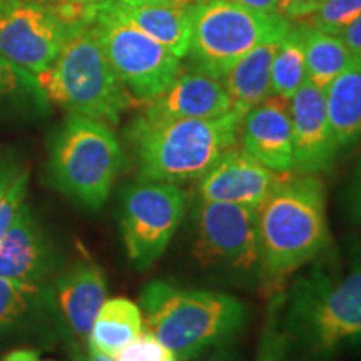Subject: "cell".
I'll list each match as a JSON object with an SVG mask.
<instances>
[{"mask_svg":"<svg viewBox=\"0 0 361 361\" xmlns=\"http://www.w3.org/2000/svg\"><path fill=\"white\" fill-rule=\"evenodd\" d=\"M223 2L236 4V6L264 13H278V0H223Z\"/></svg>","mask_w":361,"mask_h":361,"instance_id":"35","label":"cell"},{"mask_svg":"<svg viewBox=\"0 0 361 361\" xmlns=\"http://www.w3.org/2000/svg\"><path fill=\"white\" fill-rule=\"evenodd\" d=\"M261 279L278 283L329 245L326 189L313 174L284 178L258 207Z\"/></svg>","mask_w":361,"mask_h":361,"instance_id":"4","label":"cell"},{"mask_svg":"<svg viewBox=\"0 0 361 361\" xmlns=\"http://www.w3.org/2000/svg\"><path fill=\"white\" fill-rule=\"evenodd\" d=\"M361 16V0H323L311 13V27L341 35Z\"/></svg>","mask_w":361,"mask_h":361,"instance_id":"27","label":"cell"},{"mask_svg":"<svg viewBox=\"0 0 361 361\" xmlns=\"http://www.w3.org/2000/svg\"><path fill=\"white\" fill-rule=\"evenodd\" d=\"M62 268L61 251L27 202L0 239V278L51 284Z\"/></svg>","mask_w":361,"mask_h":361,"instance_id":"13","label":"cell"},{"mask_svg":"<svg viewBox=\"0 0 361 361\" xmlns=\"http://www.w3.org/2000/svg\"><path fill=\"white\" fill-rule=\"evenodd\" d=\"M19 161L16 159L13 152L0 149V196L11 186L12 180L22 173Z\"/></svg>","mask_w":361,"mask_h":361,"instance_id":"31","label":"cell"},{"mask_svg":"<svg viewBox=\"0 0 361 361\" xmlns=\"http://www.w3.org/2000/svg\"><path fill=\"white\" fill-rule=\"evenodd\" d=\"M283 37L256 45L221 79L231 99L233 109L246 114L256 104L271 96V67Z\"/></svg>","mask_w":361,"mask_h":361,"instance_id":"20","label":"cell"},{"mask_svg":"<svg viewBox=\"0 0 361 361\" xmlns=\"http://www.w3.org/2000/svg\"><path fill=\"white\" fill-rule=\"evenodd\" d=\"M353 61V54L340 35L322 32L306 24V80L326 90Z\"/></svg>","mask_w":361,"mask_h":361,"instance_id":"24","label":"cell"},{"mask_svg":"<svg viewBox=\"0 0 361 361\" xmlns=\"http://www.w3.org/2000/svg\"><path fill=\"white\" fill-rule=\"evenodd\" d=\"M27 186H29V171L24 169L0 196V239L11 228L20 206L25 202Z\"/></svg>","mask_w":361,"mask_h":361,"instance_id":"29","label":"cell"},{"mask_svg":"<svg viewBox=\"0 0 361 361\" xmlns=\"http://www.w3.org/2000/svg\"><path fill=\"white\" fill-rule=\"evenodd\" d=\"M192 255L204 268L261 279L258 207L196 200Z\"/></svg>","mask_w":361,"mask_h":361,"instance_id":"10","label":"cell"},{"mask_svg":"<svg viewBox=\"0 0 361 361\" xmlns=\"http://www.w3.org/2000/svg\"><path fill=\"white\" fill-rule=\"evenodd\" d=\"M51 286L66 328V341L87 343L96 316L107 300L102 268L90 261H78L62 269Z\"/></svg>","mask_w":361,"mask_h":361,"instance_id":"17","label":"cell"},{"mask_svg":"<svg viewBox=\"0 0 361 361\" xmlns=\"http://www.w3.org/2000/svg\"><path fill=\"white\" fill-rule=\"evenodd\" d=\"M243 149L279 174L295 169L290 99L271 94L246 112L241 124Z\"/></svg>","mask_w":361,"mask_h":361,"instance_id":"16","label":"cell"},{"mask_svg":"<svg viewBox=\"0 0 361 361\" xmlns=\"http://www.w3.org/2000/svg\"><path fill=\"white\" fill-rule=\"evenodd\" d=\"M291 29L279 13H264L223 2L197 0L189 6V49L194 71L223 79L256 45L283 37Z\"/></svg>","mask_w":361,"mask_h":361,"instance_id":"7","label":"cell"},{"mask_svg":"<svg viewBox=\"0 0 361 361\" xmlns=\"http://www.w3.org/2000/svg\"><path fill=\"white\" fill-rule=\"evenodd\" d=\"M283 326L290 350L305 361H331L361 345V261L341 276H301L284 296Z\"/></svg>","mask_w":361,"mask_h":361,"instance_id":"2","label":"cell"},{"mask_svg":"<svg viewBox=\"0 0 361 361\" xmlns=\"http://www.w3.org/2000/svg\"><path fill=\"white\" fill-rule=\"evenodd\" d=\"M314 8L316 0H278V13L288 20L310 17Z\"/></svg>","mask_w":361,"mask_h":361,"instance_id":"30","label":"cell"},{"mask_svg":"<svg viewBox=\"0 0 361 361\" xmlns=\"http://www.w3.org/2000/svg\"><path fill=\"white\" fill-rule=\"evenodd\" d=\"M144 329L139 305L128 298L104 301L87 338V348L116 356Z\"/></svg>","mask_w":361,"mask_h":361,"instance_id":"23","label":"cell"},{"mask_svg":"<svg viewBox=\"0 0 361 361\" xmlns=\"http://www.w3.org/2000/svg\"><path fill=\"white\" fill-rule=\"evenodd\" d=\"M66 340L51 284L0 278V358L17 345L49 346Z\"/></svg>","mask_w":361,"mask_h":361,"instance_id":"12","label":"cell"},{"mask_svg":"<svg viewBox=\"0 0 361 361\" xmlns=\"http://www.w3.org/2000/svg\"><path fill=\"white\" fill-rule=\"evenodd\" d=\"M188 206V192L176 184L137 179L121 189V234L135 269H149L161 259L186 218Z\"/></svg>","mask_w":361,"mask_h":361,"instance_id":"8","label":"cell"},{"mask_svg":"<svg viewBox=\"0 0 361 361\" xmlns=\"http://www.w3.org/2000/svg\"><path fill=\"white\" fill-rule=\"evenodd\" d=\"M37 78L49 101L71 114L117 124L130 104L90 24L72 27L56 62Z\"/></svg>","mask_w":361,"mask_h":361,"instance_id":"6","label":"cell"},{"mask_svg":"<svg viewBox=\"0 0 361 361\" xmlns=\"http://www.w3.org/2000/svg\"><path fill=\"white\" fill-rule=\"evenodd\" d=\"M245 116L236 109L213 119L146 121L137 116L126 129L137 179L176 186L197 180L238 146Z\"/></svg>","mask_w":361,"mask_h":361,"instance_id":"3","label":"cell"},{"mask_svg":"<svg viewBox=\"0 0 361 361\" xmlns=\"http://www.w3.org/2000/svg\"><path fill=\"white\" fill-rule=\"evenodd\" d=\"M144 329L179 361H194L231 343L250 318L246 303L228 293L186 290L156 279L139 296Z\"/></svg>","mask_w":361,"mask_h":361,"instance_id":"1","label":"cell"},{"mask_svg":"<svg viewBox=\"0 0 361 361\" xmlns=\"http://www.w3.org/2000/svg\"><path fill=\"white\" fill-rule=\"evenodd\" d=\"M90 25L117 79L137 101H152L183 72L180 59L169 49L102 6Z\"/></svg>","mask_w":361,"mask_h":361,"instance_id":"9","label":"cell"},{"mask_svg":"<svg viewBox=\"0 0 361 361\" xmlns=\"http://www.w3.org/2000/svg\"><path fill=\"white\" fill-rule=\"evenodd\" d=\"M2 361H56V360H45L40 356L37 350H32V348H13L2 355Z\"/></svg>","mask_w":361,"mask_h":361,"instance_id":"36","label":"cell"},{"mask_svg":"<svg viewBox=\"0 0 361 361\" xmlns=\"http://www.w3.org/2000/svg\"><path fill=\"white\" fill-rule=\"evenodd\" d=\"M319 2H323V0H316V6H318V4H319Z\"/></svg>","mask_w":361,"mask_h":361,"instance_id":"43","label":"cell"},{"mask_svg":"<svg viewBox=\"0 0 361 361\" xmlns=\"http://www.w3.org/2000/svg\"><path fill=\"white\" fill-rule=\"evenodd\" d=\"M348 209L351 218L361 224V159L356 166L348 188Z\"/></svg>","mask_w":361,"mask_h":361,"instance_id":"32","label":"cell"},{"mask_svg":"<svg viewBox=\"0 0 361 361\" xmlns=\"http://www.w3.org/2000/svg\"><path fill=\"white\" fill-rule=\"evenodd\" d=\"M281 179L283 174L234 146L197 179L196 200L259 207Z\"/></svg>","mask_w":361,"mask_h":361,"instance_id":"15","label":"cell"},{"mask_svg":"<svg viewBox=\"0 0 361 361\" xmlns=\"http://www.w3.org/2000/svg\"><path fill=\"white\" fill-rule=\"evenodd\" d=\"M129 4H166V6H180V7H189L192 6L197 0H124Z\"/></svg>","mask_w":361,"mask_h":361,"instance_id":"38","label":"cell"},{"mask_svg":"<svg viewBox=\"0 0 361 361\" xmlns=\"http://www.w3.org/2000/svg\"><path fill=\"white\" fill-rule=\"evenodd\" d=\"M49 112V97L32 72L0 56V123H30Z\"/></svg>","mask_w":361,"mask_h":361,"instance_id":"22","label":"cell"},{"mask_svg":"<svg viewBox=\"0 0 361 361\" xmlns=\"http://www.w3.org/2000/svg\"><path fill=\"white\" fill-rule=\"evenodd\" d=\"M87 361H116L114 356L104 355L101 351L87 348Z\"/></svg>","mask_w":361,"mask_h":361,"instance_id":"39","label":"cell"},{"mask_svg":"<svg viewBox=\"0 0 361 361\" xmlns=\"http://www.w3.org/2000/svg\"><path fill=\"white\" fill-rule=\"evenodd\" d=\"M6 2H7V0H0V12H2V8H4V6H6Z\"/></svg>","mask_w":361,"mask_h":361,"instance_id":"41","label":"cell"},{"mask_svg":"<svg viewBox=\"0 0 361 361\" xmlns=\"http://www.w3.org/2000/svg\"><path fill=\"white\" fill-rule=\"evenodd\" d=\"M200 361H241V356L236 350L233 348L231 343H226V345L216 346V348L209 350L207 353L197 358Z\"/></svg>","mask_w":361,"mask_h":361,"instance_id":"34","label":"cell"},{"mask_svg":"<svg viewBox=\"0 0 361 361\" xmlns=\"http://www.w3.org/2000/svg\"><path fill=\"white\" fill-rule=\"evenodd\" d=\"M340 37L345 40L346 47L353 54V57L361 59V16L343 32Z\"/></svg>","mask_w":361,"mask_h":361,"instance_id":"33","label":"cell"},{"mask_svg":"<svg viewBox=\"0 0 361 361\" xmlns=\"http://www.w3.org/2000/svg\"><path fill=\"white\" fill-rule=\"evenodd\" d=\"M284 296H276L271 303L266 316L264 329L261 333V340L255 361H286L290 355V340L283 326L281 311Z\"/></svg>","mask_w":361,"mask_h":361,"instance_id":"26","label":"cell"},{"mask_svg":"<svg viewBox=\"0 0 361 361\" xmlns=\"http://www.w3.org/2000/svg\"><path fill=\"white\" fill-rule=\"evenodd\" d=\"M101 6L157 40L176 57L184 59L188 56L189 7L166 4H129L124 0H107Z\"/></svg>","mask_w":361,"mask_h":361,"instance_id":"19","label":"cell"},{"mask_svg":"<svg viewBox=\"0 0 361 361\" xmlns=\"http://www.w3.org/2000/svg\"><path fill=\"white\" fill-rule=\"evenodd\" d=\"M171 356L173 355L162 343L157 341L147 329H142L114 358L116 361H168Z\"/></svg>","mask_w":361,"mask_h":361,"instance_id":"28","label":"cell"},{"mask_svg":"<svg viewBox=\"0 0 361 361\" xmlns=\"http://www.w3.org/2000/svg\"><path fill=\"white\" fill-rule=\"evenodd\" d=\"M295 169L301 174H323L335 168L340 147L326 112L324 90L310 80L290 99Z\"/></svg>","mask_w":361,"mask_h":361,"instance_id":"14","label":"cell"},{"mask_svg":"<svg viewBox=\"0 0 361 361\" xmlns=\"http://www.w3.org/2000/svg\"><path fill=\"white\" fill-rule=\"evenodd\" d=\"M59 2L74 4V6H82V7H97L101 6V4L107 2V0H59Z\"/></svg>","mask_w":361,"mask_h":361,"instance_id":"40","label":"cell"},{"mask_svg":"<svg viewBox=\"0 0 361 361\" xmlns=\"http://www.w3.org/2000/svg\"><path fill=\"white\" fill-rule=\"evenodd\" d=\"M306 80V24L283 35L271 67V92L291 99Z\"/></svg>","mask_w":361,"mask_h":361,"instance_id":"25","label":"cell"},{"mask_svg":"<svg viewBox=\"0 0 361 361\" xmlns=\"http://www.w3.org/2000/svg\"><path fill=\"white\" fill-rule=\"evenodd\" d=\"M72 27L42 0H7L0 12V56L35 75L44 74Z\"/></svg>","mask_w":361,"mask_h":361,"instance_id":"11","label":"cell"},{"mask_svg":"<svg viewBox=\"0 0 361 361\" xmlns=\"http://www.w3.org/2000/svg\"><path fill=\"white\" fill-rule=\"evenodd\" d=\"M168 361H179V360H176V358H174V356H171V358H169Z\"/></svg>","mask_w":361,"mask_h":361,"instance_id":"42","label":"cell"},{"mask_svg":"<svg viewBox=\"0 0 361 361\" xmlns=\"http://www.w3.org/2000/svg\"><path fill=\"white\" fill-rule=\"evenodd\" d=\"M67 350H69V361H87V351H84V345L67 340Z\"/></svg>","mask_w":361,"mask_h":361,"instance_id":"37","label":"cell"},{"mask_svg":"<svg viewBox=\"0 0 361 361\" xmlns=\"http://www.w3.org/2000/svg\"><path fill=\"white\" fill-rule=\"evenodd\" d=\"M128 157L109 126L69 114L51 135L45 183L89 211H101Z\"/></svg>","mask_w":361,"mask_h":361,"instance_id":"5","label":"cell"},{"mask_svg":"<svg viewBox=\"0 0 361 361\" xmlns=\"http://www.w3.org/2000/svg\"><path fill=\"white\" fill-rule=\"evenodd\" d=\"M326 112L340 151L361 142V59L348 67L324 90Z\"/></svg>","mask_w":361,"mask_h":361,"instance_id":"21","label":"cell"},{"mask_svg":"<svg viewBox=\"0 0 361 361\" xmlns=\"http://www.w3.org/2000/svg\"><path fill=\"white\" fill-rule=\"evenodd\" d=\"M233 109L221 79L200 71L180 72L164 92L147 102L146 121L213 119Z\"/></svg>","mask_w":361,"mask_h":361,"instance_id":"18","label":"cell"}]
</instances>
